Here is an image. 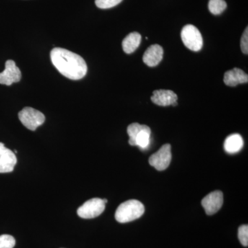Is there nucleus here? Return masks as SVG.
<instances>
[{"mask_svg":"<svg viewBox=\"0 0 248 248\" xmlns=\"http://www.w3.org/2000/svg\"><path fill=\"white\" fill-rule=\"evenodd\" d=\"M52 63L58 71L70 79H82L87 73V64L78 54L62 48H55L50 52Z\"/></svg>","mask_w":248,"mask_h":248,"instance_id":"nucleus-1","label":"nucleus"},{"mask_svg":"<svg viewBox=\"0 0 248 248\" xmlns=\"http://www.w3.org/2000/svg\"><path fill=\"white\" fill-rule=\"evenodd\" d=\"M145 212L144 205L138 200H128L121 204L115 213V219L125 223L140 218Z\"/></svg>","mask_w":248,"mask_h":248,"instance_id":"nucleus-2","label":"nucleus"},{"mask_svg":"<svg viewBox=\"0 0 248 248\" xmlns=\"http://www.w3.org/2000/svg\"><path fill=\"white\" fill-rule=\"evenodd\" d=\"M181 37L184 45L192 51H200L203 47V38L200 31L195 26L186 25L183 28Z\"/></svg>","mask_w":248,"mask_h":248,"instance_id":"nucleus-3","label":"nucleus"},{"mask_svg":"<svg viewBox=\"0 0 248 248\" xmlns=\"http://www.w3.org/2000/svg\"><path fill=\"white\" fill-rule=\"evenodd\" d=\"M19 119L26 128L35 131L37 127L45 123V116L40 111L26 107L19 112Z\"/></svg>","mask_w":248,"mask_h":248,"instance_id":"nucleus-4","label":"nucleus"},{"mask_svg":"<svg viewBox=\"0 0 248 248\" xmlns=\"http://www.w3.org/2000/svg\"><path fill=\"white\" fill-rule=\"evenodd\" d=\"M106 203L102 199L93 198L85 202L78 210V216L82 218H95L105 210Z\"/></svg>","mask_w":248,"mask_h":248,"instance_id":"nucleus-5","label":"nucleus"},{"mask_svg":"<svg viewBox=\"0 0 248 248\" xmlns=\"http://www.w3.org/2000/svg\"><path fill=\"white\" fill-rule=\"evenodd\" d=\"M171 160V146L169 143H166L161 146L156 153L151 155L149 158V164L157 170L163 171L169 167Z\"/></svg>","mask_w":248,"mask_h":248,"instance_id":"nucleus-6","label":"nucleus"},{"mask_svg":"<svg viewBox=\"0 0 248 248\" xmlns=\"http://www.w3.org/2000/svg\"><path fill=\"white\" fill-rule=\"evenodd\" d=\"M22 78L20 70L13 60H7L5 63V70L0 73V84L11 86L19 82Z\"/></svg>","mask_w":248,"mask_h":248,"instance_id":"nucleus-7","label":"nucleus"},{"mask_svg":"<svg viewBox=\"0 0 248 248\" xmlns=\"http://www.w3.org/2000/svg\"><path fill=\"white\" fill-rule=\"evenodd\" d=\"M223 203V195L219 190L210 192L204 197L202 202V206L208 215H213L221 209Z\"/></svg>","mask_w":248,"mask_h":248,"instance_id":"nucleus-8","label":"nucleus"},{"mask_svg":"<svg viewBox=\"0 0 248 248\" xmlns=\"http://www.w3.org/2000/svg\"><path fill=\"white\" fill-rule=\"evenodd\" d=\"M17 161V157L14 152L5 146H0V173L14 171Z\"/></svg>","mask_w":248,"mask_h":248,"instance_id":"nucleus-9","label":"nucleus"},{"mask_svg":"<svg viewBox=\"0 0 248 248\" xmlns=\"http://www.w3.org/2000/svg\"><path fill=\"white\" fill-rule=\"evenodd\" d=\"M178 97L176 93L170 90H157L153 92L151 97L152 102L160 107L172 106L177 102Z\"/></svg>","mask_w":248,"mask_h":248,"instance_id":"nucleus-10","label":"nucleus"},{"mask_svg":"<svg viewBox=\"0 0 248 248\" xmlns=\"http://www.w3.org/2000/svg\"><path fill=\"white\" fill-rule=\"evenodd\" d=\"M164 49L159 45H153L148 47L143 56V61L150 67H155L162 60Z\"/></svg>","mask_w":248,"mask_h":248,"instance_id":"nucleus-11","label":"nucleus"},{"mask_svg":"<svg viewBox=\"0 0 248 248\" xmlns=\"http://www.w3.org/2000/svg\"><path fill=\"white\" fill-rule=\"evenodd\" d=\"M223 81L227 86L234 87L238 84L248 83V76L242 70L234 68L225 73Z\"/></svg>","mask_w":248,"mask_h":248,"instance_id":"nucleus-12","label":"nucleus"},{"mask_svg":"<svg viewBox=\"0 0 248 248\" xmlns=\"http://www.w3.org/2000/svg\"><path fill=\"white\" fill-rule=\"evenodd\" d=\"M244 140L239 134H233L226 138L224 142L225 151L230 154H234L242 149Z\"/></svg>","mask_w":248,"mask_h":248,"instance_id":"nucleus-13","label":"nucleus"},{"mask_svg":"<svg viewBox=\"0 0 248 248\" xmlns=\"http://www.w3.org/2000/svg\"><path fill=\"white\" fill-rule=\"evenodd\" d=\"M141 42V36L138 32H133L129 34L122 42L124 51L126 54L134 53Z\"/></svg>","mask_w":248,"mask_h":248,"instance_id":"nucleus-14","label":"nucleus"},{"mask_svg":"<svg viewBox=\"0 0 248 248\" xmlns=\"http://www.w3.org/2000/svg\"><path fill=\"white\" fill-rule=\"evenodd\" d=\"M151 128L147 126L137 135L135 139V146H138L142 149L148 148L151 142Z\"/></svg>","mask_w":248,"mask_h":248,"instance_id":"nucleus-15","label":"nucleus"},{"mask_svg":"<svg viewBox=\"0 0 248 248\" xmlns=\"http://www.w3.org/2000/svg\"><path fill=\"white\" fill-rule=\"evenodd\" d=\"M226 8L227 4L225 0H210L209 1V11L215 16L221 14Z\"/></svg>","mask_w":248,"mask_h":248,"instance_id":"nucleus-16","label":"nucleus"},{"mask_svg":"<svg viewBox=\"0 0 248 248\" xmlns=\"http://www.w3.org/2000/svg\"><path fill=\"white\" fill-rule=\"evenodd\" d=\"M148 125H141L138 123H133L128 125L127 132L129 135V144L135 146V139L138 134L143 129L146 128Z\"/></svg>","mask_w":248,"mask_h":248,"instance_id":"nucleus-17","label":"nucleus"},{"mask_svg":"<svg viewBox=\"0 0 248 248\" xmlns=\"http://www.w3.org/2000/svg\"><path fill=\"white\" fill-rule=\"evenodd\" d=\"M16 246V239L9 234L0 236V248H14Z\"/></svg>","mask_w":248,"mask_h":248,"instance_id":"nucleus-18","label":"nucleus"},{"mask_svg":"<svg viewBox=\"0 0 248 248\" xmlns=\"http://www.w3.org/2000/svg\"><path fill=\"white\" fill-rule=\"evenodd\" d=\"M123 0H95V4L99 9H107L114 7Z\"/></svg>","mask_w":248,"mask_h":248,"instance_id":"nucleus-19","label":"nucleus"},{"mask_svg":"<svg viewBox=\"0 0 248 248\" xmlns=\"http://www.w3.org/2000/svg\"><path fill=\"white\" fill-rule=\"evenodd\" d=\"M238 237L240 242L245 247H248V225H243L239 228L238 231Z\"/></svg>","mask_w":248,"mask_h":248,"instance_id":"nucleus-20","label":"nucleus"},{"mask_svg":"<svg viewBox=\"0 0 248 248\" xmlns=\"http://www.w3.org/2000/svg\"><path fill=\"white\" fill-rule=\"evenodd\" d=\"M241 48L243 53L247 55L248 53V29L246 28L241 40Z\"/></svg>","mask_w":248,"mask_h":248,"instance_id":"nucleus-21","label":"nucleus"},{"mask_svg":"<svg viewBox=\"0 0 248 248\" xmlns=\"http://www.w3.org/2000/svg\"><path fill=\"white\" fill-rule=\"evenodd\" d=\"M0 146H4V143H1V142H0Z\"/></svg>","mask_w":248,"mask_h":248,"instance_id":"nucleus-22","label":"nucleus"}]
</instances>
